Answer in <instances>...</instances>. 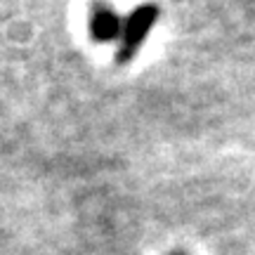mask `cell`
I'll return each mask as SVG.
<instances>
[{
    "instance_id": "6da1fadb",
    "label": "cell",
    "mask_w": 255,
    "mask_h": 255,
    "mask_svg": "<svg viewBox=\"0 0 255 255\" xmlns=\"http://www.w3.org/2000/svg\"><path fill=\"white\" fill-rule=\"evenodd\" d=\"M156 17H158V9H156L154 5H142L132 17L128 19L126 33H123V47H121L119 57H116L121 64L128 62V59L137 52L139 43L144 40V36L149 33V28L154 26Z\"/></svg>"
},
{
    "instance_id": "7a4b0ae2",
    "label": "cell",
    "mask_w": 255,
    "mask_h": 255,
    "mask_svg": "<svg viewBox=\"0 0 255 255\" xmlns=\"http://www.w3.org/2000/svg\"><path fill=\"white\" fill-rule=\"evenodd\" d=\"M90 28H92V36L95 38L109 40V38H114L119 33V17H116L109 7H97L92 12Z\"/></svg>"
}]
</instances>
